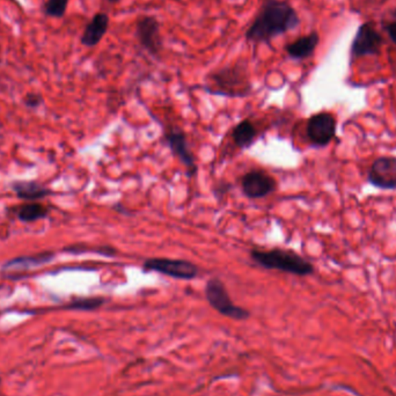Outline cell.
I'll use <instances>...</instances> for the list:
<instances>
[{
	"label": "cell",
	"mask_w": 396,
	"mask_h": 396,
	"mask_svg": "<svg viewBox=\"0 0 396 396\" xmlns=\"http://www.w3.org/2000/svg\"><path fill=\"white\" fill-rule=\"evenodd\" d=\"M299 25V15L288 1L266 0L244 37L255 45L270 43L275 37L289 33Z\"/></svg>",
	"instance_id": "obj_1"
},
{
	"label": "cell",
	"mask_w": 396,
	"mask_h": 396,
	"mask_svg": "<svg viewBox=\"0 0 396 396\" xmlns=\"http://www.w3.org/2000/svg\"><path fill=\"white\" fill-rule=\"evenodd\" d=\"M251 257L261 267L268 270H279L296 276H308L313 274L314 267L311 262L296 253L286 249L274 248L269 251L253 249Z\"/></svg>",
	"instance_id": "obj_2"
},
{
	"label": "cell",
	"mask_w": 396,
	"mask_h": 396,
	"mask_svg": "<svg viewBox=\"0 0 396 396\" xmlns=\"http://www.w3.org/2000/svg\"><path fill=\"white\" fill-rule=\"evenodd\" d=\"M210 79L213 87L210 92L219 95L241 97L247 95L252 89L247 69L244 64L237 63L231 67H222L211 74Z\"/></svg>",
	"instance_id": "obj_3"
},
{
	"label": "cell",
	"mask_w": 396,
	"mask_h": 396,
	"mask_svg": "<svg viewBox=\"0 0 396 396\" xmlns=\"http://www.w3.org/2000/svg\"><path fill=\"white\" fill-rule=\"evenodd\" d=\"M205 296L212 308L222 315L233 320H244L249 316V312L234 304L224 283L219 278L209 279L205 286Z\"/></svg>",
	"instance_id": "obj_4"
},
{
	"label": "cell",
	"mask_w": 396,
	"mask_h": 396,
	"mask_svg": "<svg viewBox=\"0 0 396 396\" xmlns=\"http://www.w3.org/2000/svg\"><path fill=\"white\" fill-rule=\"evenodd\" d=\"M143 267L146 271H156L168 277L183 281H191L198 276L197 266L185 259L153 257L145 259Z\"/></svg>",
	"instance_id": "obj_5"
},
{
	"label": "cell",
	"mask_w": 396,
	"mask_h": 396,
	"mask_svg": "<svg viewBox=\"0 0 396 396\" xmlns=\"http://www.w3.org/2000/svg\"><path fill=\"white\" fill-rule=\"evenodd\" d=\"M136 37L141 48L148 54L159 55L163 49V40L160 34V23L151 15H144L136 23Z\"/></svg>",
	"instance_id": "obj_6"
},
{
	"label": "cell",
	"mask_w": 396,
	"mask_h": 396,
	"mask_svg": "<svg viewBox=\"0 0 396 396\" xmlns=\"http://www.w3.org/2000/svg\"><path fill=\"white\" fill-rule=\"evenodd\" d=\"M307 137L315 146H326L336 132V119L329 113H318L308 119Z\"/></svg>",
	"instance_id": "obj_7"
},
{
	"label": "cell",
	"mask_w": 396,
	"mask_h": 396,
	"mask_svg": "<svg viewBox=\"0 0 396 396\" xmlns=\"http://www.w3.org/2000/svg\"><path fill=\"white\" fill-rule=\"evenodd\" d=\"M382 45V37L374 28L373 23L360 25L352 41L351 54L353 57L378 55Z\"/></svg>",
	"instance_id": "obj_8"
},
{
	"label": "cell",
	"mask_w": 396,
	"mask_h": 396,
	"mask_svg": "<svg viewBox=\"0 0 396 396\" xmlns=\"http://www.w3.org/2000/svg\"><path fill=\"white\" fill-rule=\"evenodd\" d=\"M369 182L380 189H396V158L382 156L372 163Z\"/></svg>",
	"instance_id": "obj_9"
},
{
	"label": "cell",
	"mask_w": 396,
	"mask_h": 396,
	"mask_svg": "<svg viewBox=\"0 0 396 396\" xmlns=\"http://www.w3.org/2000/svg\"><path fill=\"white\" fill-rule=\"evenodd\" d=\"M241 187L248 198H262L274 193L277 187L276 180L266 172L252 171L241 180Z\"/></svg>",
	"instance_id": "obj_10"
},
{
	"label": "cell",
	"mask_w": 396,
	"mask_h": 396,
	"mask_svg": "<svg viewBox=\"0 0 396 396\" xmlns=\"http://www.w3.org/2000/svg\"><path fill=\"white\" fill-rule=\"evenodd\" d=\"M166 139L172 151L178 156V159L181 160V163L187 168L188 176L196 175L198 167H197L195 156L188 148V141H187L185 135L182 132L181 130H171L167 132Z\"/></svg>",
	"instance_id": "obj_11"
},
{
	"label": "cell",
	"mask_w": 396,
	"mask_h": 396,
	"mask_svg": "<svg viewBox=\"0 0 396 396\" xmlns=\"http://www.w3.org/2000/svg\"><path fill=\"white\" fill-rule=\"evenodd\" d=\"M108 27H109L108 14L97 13L85 27L82 36V45L93 48V47L99 45L107 33Z\"/></svg>",
	"instance_id": "obj_12"
},
{
	"label": "cell",
	"mask_w": 396,
	"mask_h": 396,
	"mask_svg": "<svg viewBox=\"0 0 396 396\" xmlns=\"http://www.w3.org/2000/svg\"><path fill=\"white\" fill-rule=\"evenodd\" d=\"M320 42V36L316 32H312L308 35L299 37L292 43L286 45V52L292 60H306L314 54L315 49Z\"/></svg>",
	"instance_id": "obj_13"
},
{
	"label": "cell",
	"mask_w": 396,
	"mask_h": 396,
	"mask_svg": "<svg viewBox=\"0 0 396 396\" xmlns=\"http://www.w3.org/2000/svg\"><path fill=\"white\" fill-rule=\"evenodd\" d=\"M55 259V253L42 252L34 255H25L10 259L3 266L4 270H26L30 268L40 267Z\"/></svg>",
	"instance_id": "obj_14"
},
{
	"label": "cell",
	"mask_w": 396,
	"mask_h": 396,
	"mask_svg": "<svg viewBox=\"0 0 396 396\" xmlns=\"http://www.w3.org/2000/svg\"><path fill=\"white\" fill-rule=\"evenodd\" d=\"M12 190L21 200L36 202L51 195V190L36 181H18L12 185Z\"/></svg>",
	"instance_id": "obj_15"
},
{
	"label": "cell",
	"mask_w": 396,
	"mask_h": 396,
	"mask_svg": "<svg viewBox=\"0 0 396 396\" xmlns=\"http://www.w3.org/2000/svg\"><path fill=\"white\" fill-rule=\"evenodd\" d=\"M49 215V209L43 204L30 202L19 207L16 217L23 222H34L41 219L47 218Z\"/></svg>",
	"instance_id": "obj_16"
},
{
	"label": "cell",
	"mask_w": 396,
	"mask_h": 396,
	"mask_svg": "<svg viewBox=\"0 0 396 396\" xmlns=\"http://www.w3.org/2000/svg\"><path fill=\"white\" fill-rule=\"evenodd\" d=\"M257 131L249 119H244L233 130V139L235 144L241 148H246L253 144Z\"/></svg>",
	"instance_id": "obj_17"
},
{
	"label": "cell",
	"mask_w": 396,
	"mask_h": 396,
	"mask_svg": "<svg viewBox=\"0 0 396 396\" xmlns=\"http://www.w3.org/2000/svg\"><path fill=\"white\" fill-rule=\"evenodd\" d=\"M104 304V298L100 296H93V298H79V299L72 300L71 303L65 305L64 308L67 310H77V311H93L101 307Z\"/></svg>",
	"instance_id": "obj_18"
},
{
	"label": "cell",
	"mask_w": 396,
	"mask_h": 396,
	"mask_svg": "<svg viewBox=\"0 0 396 396\" xmlns=\"http://www.w3.org/2000/svg\"><path fill=\"white\" fill-rule=\"evenodd\" d=\"M69 0H48L43 6L45 14L51 18H63L67 13Z\"/></svg>",
	"instance_id": "obj_19"
},
{
	"label": "cell",
	"mask_w": 396,
	"mask_h": 396,
	"mask_svg": "<svg viewBox=\"0 0 396 396\" xmlns=\"http://www.w3.org/2000/svg\"><path fill=\"white\" fill-rule=\"evenodd\" d=\"M64 252L71 253V254H82V253L86 252H95L97 253V254H100V255L113 257V256H115L116 251L115 249L109 247V246L97 247V248H89V247H85V246H82V244H74V246H70V247L64 248Z\"/></svg>",
	"instance_id": "obj_20"
},
{
	"label": "cell",
	"mask_w": 396,
	"mask_h": 396,
	"mask_svg": "<svg viewBox=\"0 0 396 396\" xmlns=\"http://www.w3.org/2000/svg\"><path fill=\"white\" fill-rule=\"evenodd\" d=\"M23 102L26 104L28 108H35L40 107L42 104H43V99H42L40 94H36V93H28L25 99H23Z\"/></svg>",
	"instance_id": "obj_21"
},
{
	"label": "cell",
	"mask_w": 396,
	"mask_h": 396,
	"mask_svg": "<svg viewBox=\"0 0 396 396\" xmlns=\"http://www.w3.org/2000/svg\"><path fill=\"white\" fill-rule=\"evenodd\" d=\"M393 16H394V21L393 23H388L387 27H386V30H387V33H388L389 37H391V40H392L394 43L396 45V10L393 13Z\"/></svg>",
	"instance_id": "obj_22"
},
{
	"label": "cell",
	"mask_w": 396,
	"mask_h": 396,
	"mask_svg": "<svg viewBox=\"0 0 396 396\" xmlns=\"http://www.w3.org/2000/svg\"><path fill=\"white\" fill-rule=\"evenodd\" d=\"M108 1H109V3H117L119 0H108Z\"/></svg>",
	"instance_id": "obj_23"
}]
</instances>
